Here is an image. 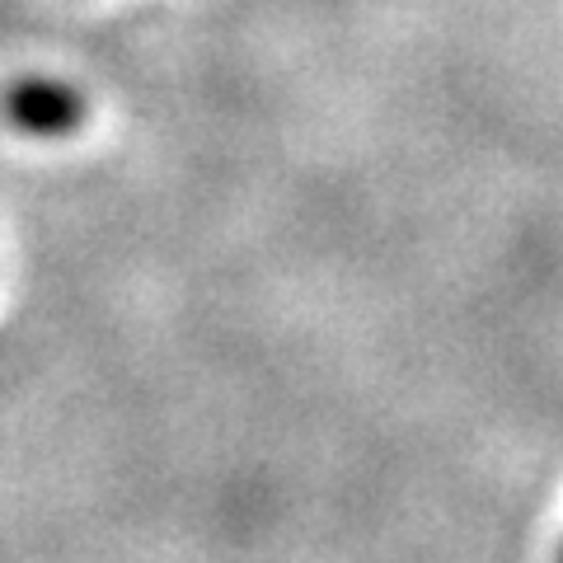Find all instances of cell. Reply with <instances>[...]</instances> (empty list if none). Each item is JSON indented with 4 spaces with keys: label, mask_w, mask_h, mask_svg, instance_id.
Returning a JSON list of instances; mask_svg holds the SVG:
<instances>
[{
    "label": "cell",
    "mask_w": 563,
    "mask_h": 563,
    "mask_svg": "<svg viewBox=\"0 0 563 563\" xmlns=\"http://www.w3.org/2000/svg\"><path fill=\"white\" fill-rule=\"evenodd\" d=\"M559 563H563V550H559Z\"/></svg>",
    "instance_id": "cell-2"
},
{
    "label": "cell",
    "mask_w": 563,
    "mask_h": 563,
    "mask_svg": "<svg viewBox=\"0 0 563 563\" xmlns=\"http://www.w3.org/2000/svg\"><path fill=\"white\" fill-rule=\"evenodd\" d=\"M0 109H5L10 128H20L29 136H66L85 128V99L76 90H66L57 80H14L5 95H0Z\"/></svg>",
    "instance_id": "cell-1"
}]
</instances>
